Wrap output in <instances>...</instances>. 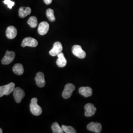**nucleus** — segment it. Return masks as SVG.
<instances>
[{"instance_id": "23", "label": "nucleus", "mask_w": 133, "mask_h": 133, "mask_svg": "<svg viewBox=\"0 0 133 133\" xmlns=\"http://www.w3.org/2000/svg\"><path fill=\"white\" fill-rule=\"evenodd\" d=\"M52 0H43L44 3L46 5H49L52 3Z\"/></svg>"}, {"instance_id": "4", "label": "nucleus", "mask_w": 133, "mask_h": 133, "mask_svg": "<svg viewBox=\"0 0 133 133\" xmlns=\"http://www.w3.org/2000/svg\"><path fill=\"white\" fill-rule=\"evenodd\" d=\"M72 54L80 59H83L86 57V52L83 50L81 46L79 45H75L72 48Z\"/></svg>"}, {"instance_id": "18", "label": "nucleus", "mask_w": 133, "mask_h": 133, "mask_svg": "<svg viewBox=\"0 0 133 133\" xmlns=\"http://www.w3.org/2000/svg\"><path fill=\"white\" fill-rule=\"evenodd\" d=\"M51 128L53 133H63L64 132L62 127H61L59 124L56 122L52 124Z\"/></svg>"}, {"instance_id": "24", "label": "nucleus", "mask_w": 133, "mask_h": 133, "mask_svg": "<svg viewBox=\"0 0 133 133\" xmlns=\"http://www.w3.org/2000/svg\"><path fill=\"white\" fill-rule=\"evenodd\" d=\"M0 133H3V130H2V128L0 129Z\"/></svg>"}, {"instance_id": "16", "label": "nucleus", "mask_w": 133, "mask_h": 133, "mask_svg": "<svg viewBox=\"0 0 133 133\" xmlns=\"http://www.w3.org/2000/svg\"><path fill=\"white\" fill-rule=\"evenodd\" d=\"M31 13V9L30 7H21L18 10L20 17L24 18Z\"/></svg>"}, {"instance_id": "14", "label": "nucleus", "mask_w": 133, "mask_h": 133, "mask_svg": "<svg viewBox=\"0 0 133 133\" xmlns=\"http://www.w3.org/2000/svg\"><path fill=\"white\" fill-rule=\"evenodd\" d=\"M58 59L56 61L57 65L60 68H64L66 66V60L65 58L64 54L60 52L57 55Z\"/></svg>"}, {"instance_id": "1", "label": "nucleus", "mask_w": 133, "mask_h": 133, "mask_svg": "<svg viewBox=\"0 0 133 133\" xmlns=\"http://www.w3.org/2000/svg\"><path fill=\"white\" fill-rule=\"evenodd\" d=\"M30 108L31 112L35 116H39L42 114V108L38 104V99L36 98L32 99Z\"/></svg>"}, {"instance_id": "15", "label": "nucleus", "mask_w": 133, "mask_h": 133, "mask_svg": "<svg viewBox=\"0 0 133 133\" xmlns=\"http://www.w3.org/2000/svg\"><path fill=\"white\" fill-rule=\"evenodd\" d=\"M79 94L85 97H90L92 94V89L90 87H81L79 90Z\"/></svg>"}, {"instance_id": "11", "label": "nucleus", "mask_w": 133, "mask_h": 133, "mask_svg": "<svg viewBox=\"0 0 133 133\" xmlns=\"http://www.w3.org/2000/svg\"><path fill=\"white\" fill-rule=\"evenodd\" d=\"M35 79L37 85L39 87L42 88L45 85V81L44 79V76L42 72H38L36 75Z\"/></svg>"}, {"instance_id": "5", "label": "nucleus", "mask_w": 133, "mask_h": 133, "mask_svg": "<svg viewBox=\"0 0 133 133\" xmlns=\"http://www.w3.org/2000/svg\"><path fill=\"white\" fill-rule=\"evenodd\" d=\"M38 45V42L35 38L31 37H27L24 38L21 44L22 47L30 46L35 48Z\"/></svg>"}, {"instance_id": "19", "label": "nucleus", "mask_w": 133, "mask_h": 133, "mask_svg": "<svg viewBox=\"0 0 133 133\" xmlns=\"http://www.w3.org/2000/svg\"><path fill=\"white\" fill-rule=\"evenodd\" d=\"M27 23L31 28H34L38 25L37 18L35 16H31L28 19Z\"/></svg>"}, {"instance_id": "3", "label": "nucleus", "mask_w": 133, "mask_h": 133, "mask_svg": "<svg viewBox=\"0 0 133 133\" xmlns=\"http://www.w3.org/2000/svg\"><path fill=\"white\" fill-rule=\"evenodd\" d=\"M76 87L71 83H68L65 86L64 89L62 92V97L67 99L71 97L73 91L75 90Z\"/></svg>"}, {"instance_id": "13", "label": "nucleus", "mask_w": 133, "mask_h": 133, "mask_svg": "<svg viewBox=\"0 0 133 133\" xmlns=\"http://www.w3.org/2000/svg\"><path fill=\"white\" fill-rule=\"evenodd\" d=\"M17 30L13 26H10L6 30L5 35L6 37L9 39H14L17 36Z\"/></svg>"}, {"instance_id": "17", "label": "nucleus", "mask_w": 133, "mask_h": 133, "mask_svg": "<svg viewBox=\"0 0 133 133\" xmlns=\"http://www.w3.org/2000/svg\"><path fill=\"white\" fill-rule=\"evenodd\" d=\"M14 74H15L17 75L20 76L22 75L24 72V68L23 66L21 64H16L14 65L12 68Z\"/></svg>"}, {"instance_id": "22", "label": "nucleus", "mask_w": 133, "mask_h": 133, "mask_svg": "<svg viewBox=\"0 0 133 133\" xmlns=\"http://www.w3.org/2000/svg\"><path fill=\"white\" fill-rule=\"evenodd\" d=\"M3 3L5 5H7L8 7L10 9H11L12 6H14L15 5V3L14 2H12L10 0H5L4 1H3Z\"/></svg>"}, {"instance_id": "8", "label": "nucleus", "mask_w": 133, "mask_h": 133, "mask_svg": "<svg viewBox=\"0 0 133 133\" xmlns=\"http://www.w3.org/2000/svg\"><path fill=\"white\" fill-rule=\"evenodd\" d=\"M14 96L17 103H20L22 99L25 96V92L23 89L20 87H17L14 89L13 92Z\"/></svg>"}, {"instance_id": "9", "label": "nucleus", "mask_w": 133, "mask_h": 133, "mask_svg": "<svg viewBox=\"0 0 133 133\" xmlns=\"http://www.w3.org/2000/svg\"><path fill=\"white\" fill-rule=\"evenodd\" d=\"M85 109V116L86 117H91L94 115L96 111V108L94 105L91 103H88L86 104L84 106Z\"/></svg>"}, {"instance_id": "21", "label": "nucleus", "mask_w": 133, "mask_h": 133, "mask_svg": "<svg viewBox=\"0 0 133 133\" xmlns=\"http://www.w3.org/2000/svg\"><path fill=\"white\" fill-rule=\"evenodd\" d=\"M62 129L64 132L66 133H76V131L75 129L74 128L71 126L62 125Z\"/></svg>"}, {"instance_id": "20", "label": "nucleus", "mask_w": 133, "mask_h": 133, "mask_svg": "<svg viewBox=\"0 0 133 133\" xmlns=\"http://www.w3.org/2000/svg\"><path fill=\"white\" fill-rule=\"evenodd\" d=\"M46 14L48 19H49L50 21H55V17L54 16V10L51 9H49L46 10Z\"/></svg>"}, {"instance_id": "10", "label": "nucleus", "mask_w": 133, "mask_h": 133, "mask_svg": "<svg viewBox=\"0 0 133 133\" xmlns=\"http://www.w3.org/2000/svg\"><path fill=\"white\" fill-rule=\"evenodd\" d=\"M87 128L94 133H100L102 131V125L99 123L92 122L88 124Z\"/></svg>"}, {"instance_id": "2", "label": "nucleus", "mask_w": 133, "mask_h": 133, "mask_svg": "<svg viewBox=\"0 0 133 133\" xmlns=\"http://www.w3.org/2000/svg\"><path fill=\"white\" fill-rule=\"evenodd\" d=\"M15 84L14 82H11L5 85L1 86L0 87V97H2L4 95H10L15 89Z\"/></svg>"}, {"instance_id": "12", "label": "nucleus", "mask_w": 133, "mask_h": 133, "mask_svg": "<svg viewBox=\"0 0 133 133\" xmlns=\"http://www.w3.org/2000/svg\"><path fill=\"white\" fill-rule=\"evenodd\" d=\"M49 29V25L46 21H43L39 24L38 32L40 35H44L47 33Z\"/></svg>"}, {"instance_id": "7", "label": "nucleus", "mask_w": 133, "mask_h": 133, "mask_svg": "<svg viewBox=\"0 0 133 133\" xmlns=\"http://www.w3.org/2000/svg\"><path fill=\"white\" fill-rule=\"evenodd\" d=\"M62 50L63 46L61 43L56 42L54 43L52 49L49 51V53L51 56H56L62 52Z\"/></svg>"}, {"instance_id": "6", "label": "nucleus", "mask_w": 133, "mask_h": 133, "mask_svg": "<svg viewBox=\"0 0 133 133\" xmlns=\"http://www.w3.org/2000/svg\"><path fill=\"white\" fill-rule=\"evenodd\" d=\"M15 56L14 51H10L7 50L5 56L2 60V63L4 65H9L13 61Z\"/></svg>"}]
</instances>
